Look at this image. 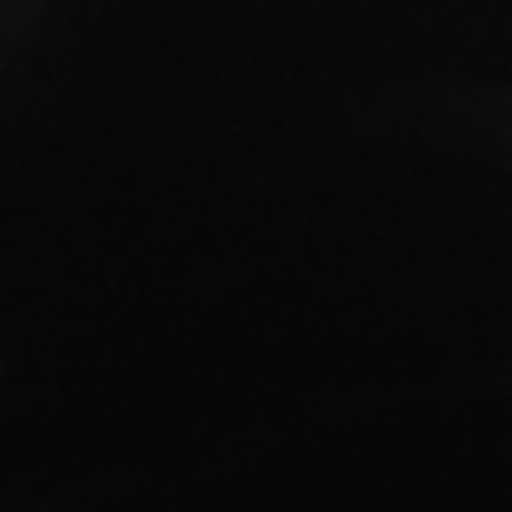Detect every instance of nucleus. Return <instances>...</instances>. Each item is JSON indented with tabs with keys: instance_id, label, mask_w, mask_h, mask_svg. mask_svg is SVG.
Wrapping results in <instances>:
<instances>
[]
</instances>
